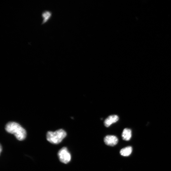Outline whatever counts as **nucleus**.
<instances>
[{
	"mask_svg": "<svg viewBox=\"0 0 171 171\" xmlns=\"http://www.w3.org/2000/svg\"><path fill=\"white\" fill-rule=\"evenodd\" d=\"M5 129L8 132L14 134L16 139L19 141H23L26 137V131L18 123L13 122H9L6 126Z\"/></svg>",
	"mask_w": 171,
	"mask_h": 171,
	"instance_id": "1",
	"label": "nucleus"
},
{
	"mask_svg": "<svg viewBox=\"0 0 171 171\" xmlns=\"http://www.w3.org/2000/svg\"><path fill=\"white\" fill-rule=\"evenodd\" d=\"M67 135V133L63 130L60 129L55 132H48L46 138L47 140L51 144H58L61 143Z\"/></svg>",
	"mask_w": 171,
	"mask_h": 171,
	"instance_id": "2",
	"label": "nucleus"
},
{
	"mask_svg": "<svg viewBox=\"0 0 171 171\" xmlns=\"http://www.w3.org/2000/svg\"><path fill=\"white\" fill-rule=\"evenodd\" d=\"M58 155L60 161L64 164H67L71 160V154L66 147H63L59 150Z\"/></svg>",
	"mask_w": 171,
	"mask_h": 171,
	"instance_id": "3",
	"label": "nucleus"
},
{
	"mask_svg": "<svg viewBox=\"0 0 171 171\" xmlns=\"http://www.w3.org/2000/svg\"><path fill=\"white\" fill-rule=\"evenodd\" d=\"M104 141L106 145L113 146L118 143V140L117 137L115 136L108 135L105 137Z\"/></svg>",
	"mask_w": 171,
	"mask_h": 171,
	"instance_id": "4",
	"label": "nucleus"
},
{
	"mask_svg": "<svg viewBox=\"0 0 171 171\" xmlns=\"http://www.w3.org/2000/svg\"><path fill=\"white\" fill-rule=\"evenodd\" d=\"M119 119L118 116L116 115H111L108 117L104 121V125L109 127L113 123L116 122Z\"/></svg>",
	"mask_w": 171,
	"mask_h": 171,
	"instance_id": "5",
	"label": "nucleus"
},
{
	"mask_svg": "<svg viewBox=\"0 0 171 171\" xmlns=\"http://www.w3.org/2000/svg\"><path fill=\"white\" fill-rule=\"evenodd\" d=\"M52 15V12L50 11L44 10L43 11L41 15L43 19L41 25L47 23L50 20Z\"/></svg>",
	"mask_w": 171,
	"mask_h": 171,
	"instance_id": "6",
	"label": "nucleus"
},
{
	"mask_svg": "<svg viewBox=\"0 0 171 171\" xmlns=\"http://www.w3.org/2000/svg\"><path fill=\"white\" fill-rule=\"evenodd\" d=\"M132 135L131 130L128 128L125 129L122 133V137L123 140L126 141H129Z\"/></svg>",
	"mask_w": 171,
	"mask_h": 171,
	"instance_id": "7",
	"label": "nucleus"
},
{
	"mask_svg": "<svg viewBox=\"0 0 171 171\" xmlns=\"http://www.w3.org/2000/svg\"><path fill=\"white\" fill-rule=\"evenodd\" d=\"M132 150V148L131 146H128L122 149L120 151V153L123 156L127 157L130 155Z\"/></svg>",
	"mask_w": 171,
	"mask_h": 171,
	"instance_id": "8",
	"label": "nucleus"
},
{
	"mask_svg": "<svg viewBox=\"0 0 171 171\" xmlns=\"http://www.w3.org/2000/svg\"><path fill=\"white\" fill-rule=\"evenodd\" d=\"M2 146L1 145V153L2 152Z\"/></svg>",
	"mask_w": 171,
	"mask_h": 171,
	"instance_id": "9",
	"label": "nucleus"
}]
</instances>
